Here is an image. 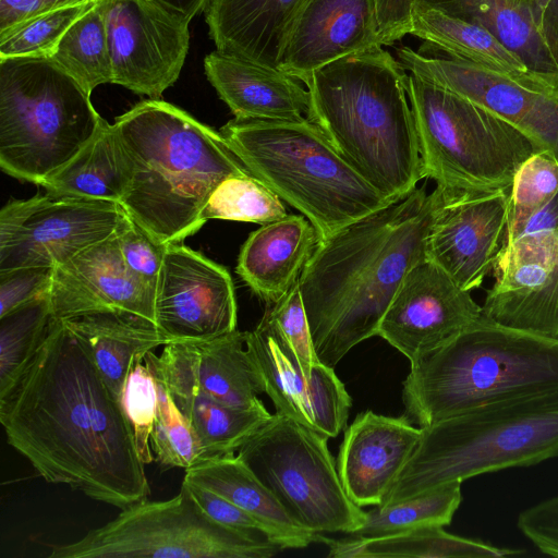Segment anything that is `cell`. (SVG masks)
<instances>
[{
  "mask_svg": "<svg viewBox=\"0 0 558 558\" xmlns=\"http://www.w3.org/2000/svg\"><path fill=\"white\" fill-rule=\"evenodd\" d=\"M7 440L47 483L125 509L147 499L144 463L122 403L60 318L0 397Z\"/></svg>",
  "mask_w": 558,
  "mask_h": 558,
  "instance_id": "cell-1",
  "label": "cell"
},
{
  "mask_svg": "<svg viewBox=\"0 0 558 558\" xmlns=\"http://www.w3.org/2000/svg\"><path fill=\"white\" fill-rule=\"evenodd\" d=\"M441 203L424 187L319 242L299 278L316 354L336 366L357 343L377 336L407 274L425 258Z\"/></svg>",
  "mask_w": 558,
  "mask_h": 558,
  "instance_id": "cell-2",
  "label": "cell"
},
{
  "mask_svg": "<svg viewBox=\"0 0 558 558\" xmlns=\"http://www.w3.org/2000/svg\"><path fill=\"white\" fill-rule=\"evenodd\" d=\"M404 68L383 46L312 72L306 118L391 203L424 178Z\"/></svg>",
  "mask_w": 558,
  "mask_h": 558,
  "instance_id": "cell-3",
  "label": "cell"
},
{
  "mask_svg": "<svg viewBox=\"0 0 558 558\" xmlns=\"http://www.w3.org/2000/svg\"><path fill=\"white\" fill-rule=\"evenodd\" d=\"M112 126L131 171L121 206L161 243L196 233L214 190L230 177L250 173L219 131L160 99L136 104Z\"/></svg>",
  "mask_w": 558,
  "mask_h": 558,
  "instance_id": "cell-4",
  "label": "cell"
},
{
  "mask_svg": "<svg viewBox=\"0 0 558 558\" xmlns=\"http://www.w3.org/2000/svg\"><path fill=\"white\" fill-rule=\"evenodd\" d=\"M403 381L407 417L420 427L515 397L558 388V339L481 316L417 357Z\"/></svg>",
  "mask_w": 558,
  "mask_h": 558,
  "instance_id": "cell-5",
  "label": "cell"
},
{
  "mask_svg": "<svg viewBox=\"0 0 558 558\" xmlns=\"http://www.w3.org/2000/svg\"><path fill=\"white\" fill-rule=\"evenodd\" d=\"M219 133L252 175L310 220L319 242L391 204L307 118H233Z\"/></svg>",
  "mask_w": 558,
  "mask_h": 558,
  "instance_id": "cell-6",
  "label": "cell"
},
{
  "mask_svg": "<svg viewBox=\"0 0 558 558\" xmlns=\"http://www.w3.org/2000/svg\"><path fill=\"white\" fill-rule=\"evenodd\" d=\"M383 505L450 482L558 457V388L492 402L421 427Z\"/></svg>",
  "mask_w": 558,
  "mask_h": 558,
  "instance_id": "cell-7",
  "label": "cell"
},
{
  "mask_svg": "<svg viewBox=\"0 0 558 558\" xmlns=\"http://www.w3.org/2000/svg\"><path fill=\"white\" fill-rule=\"evenodd\" d=\"M105 119L47 57L0 59V167L40 184L73 158Z\"/></svg>",
  "mask_w": 558,
  "mask_h": 558,
  "instance_id": "cell-8",
  "label": "cell"
},
{
  "mask_svg": "<svg viewBox=\"0 0 558 558\" xmlns=\"http://www.w3.org/2000/svg\"><path fill=\"white\" fill-rule=\"evenodd\" d=\"M423 175L444 191L509 190L538 145L488 108L415 74L407 77Z\"/></svg>",
  "mask_w": 558,
  "mask_h": 558,
  "instance_id": "cell-9",
  "label": "cell"
},
{
  "mask_svg": "<svg viewBox=\"0 0 558 558\" xmlns=\"http://www.w3.org/2000/svg\"><path fill=\"white\" fill-rule=\"evenodd\" d=\"M327 439L276 411L236 454L300 527L315 534H351L362 526L366 512L348 496Z\"/></svg>",
  "mask_w": 558,
  "mask_h": 558,
  "instance_id": "cell-10",
  "label": "cell"
},
{
  "mask_svg": "<svg viewBox=\"0 0 558 558\" xmlns=\"http://www.w3.org/2000/svg\"><path fill=\"white\" fill-rule=\"evenodd\" d=\"M50 558H269L282 550L264 534L210 519L182 482L168 500H142L73 543L54 545Z\"/></svg>",
  "mask_w": 558,
  "mask_h": 558,
  "instance_id": "cell-11",
  "label": "cell"
},
{
  "mask_svg": "<svg viewBox=\"0 0 558 558\" xmlns=\"http://www.w3.org/2000/svg\"><path fill=\"white\" fill-rule=\"evenodd\" d=\"M397 56L404 70L488 108L558 155V70L500 72L407 46Z\"/></svg>",
  "mask_w": 558,
  "mask_h": 558,
  "instance_id": "cell-12",
  "label": "cell"
},
{
  "mask_svg": "<svg viewBox=\"0 0 558 558\" xmlns=\"http://www.w3.org/2000/svg\"><path fill=\"white\" fill-rule=\"evenodd\" d=\"M484 317L558 339V192L508 238Z\"/></svg>",
  "mask_w": 558,
  "mask_h": 558,
  "instance_id": "cell-13",
  "label": "cell"
},
{
  "mask_svg": "<svg viewBox=\"0 0 558 558\" xmlns=\"http://www.w3.org/2000/svg\"><path fill=\"white\" fill-rule=\"evenodd\" d=\"M125 216L116 202L46 192L0 210V271L49 267L112 235Z\"/></svg>",
  "mask_w": 558,
  "mask_h": 558,
  "instance_id": "cell-14",
  "label": "cell"
},
{
  "mask_svg": "<svg viewBox=\"0 0 558 558\" xmlns=\"http://www.w3.org/2000/svg\"><path fill=\"white\" fill-rule=\"evenodd\" d=\"M112 83L159 99L179 78L189 23L149 0H105Z\"/></svg>",
  "mask_w": 558,
  "mask_h": 558,
  "instance_id": "cell-15",
  "label": "cell"
},
{
  "mask_svg": "<svg viewBox=\"0 0 558 558\" xmlns=\"http://www.w3.org/2000/svg\"><path fill=\"white\" fill-rule=\"evenodd\" d=\"M439 190L441 203L426 240L425 258L471 292L494 274L507 245L510 189Z\"/></svg>",
  "mask_w": 558,
  "mask_h": 558,
  "instance_id": "cell-16",
  "label": "cell"
},
{
  "mask_svg": "<svg viewBox=\"0 0 558 558\" xmlns=\"http://www.w3.org/2000/svg\"><path fill=\"white\" fill-rule=\"evenodd\" d=\"M232 278L180 243L168 244L155 291V325L172 341H204L236 329Z\"/></svg>",
  "mask_w": 558,
  "mask_h": 558,
  "instance_id": "cell-17",
  "label": "cell"
},
{
  "mask_svg": "<svg viewBox=\"0 0 558 558\" xmlns=\"http://www.w3.org/2000/svg\"><path fill=\"white\" fill-rule=\"evenodd\" d=\"M481 316L482 305L471 293L424 258L407 274L377 336L412 363L448 342Z\"/></svg>",
  "mask_w": 558,
  "mask_h": 558,
  "instance_id": "cell-18",
  "label": "cell"
},
{
  "mask_svg": "<svg viewBox=\"0 0 558 558\" xmlns=\"http://www.w3.org/2000/svg\"><path fill=\"white\" fill-rule=\"evenodd\" d=\"M246 348L258 366L265 393L281 412L335 438L345 427L352 404L333 367L319 362L305 377L295 355L276 326L264 313L246 335Z\"/></svg>",
  "mask_w": 558,
  "mask_h": 558,
  "instance_id": "cell-19",
  "label": "cell"
},
{
  "mask_svg": "<svg viewBox=\"0 0 558 558\" xmlns=\"http://www.w3.org/2000/svg\"><path fill=\"white\" fill-rule=\"evenodd\" d=\"M118 229L53 267L49 291L53 318L114 312L155 324V292L128 269Z\"/></svg>",
  "mask_w": 558,
  "mask_h": 558,
  "instance_id": "cell-20",
  "label": "cell"
},
{
  "mask_svg": "<svg viewBox=\"0 0 558 558\" xmlns=\"http://www.w3.org/2000/svg\"><path fill=\"white\" fill-rule=\"evenodd\" d=\"M422 428L404 415H356L341 441L337 470L353 502L360 507L383 505L399 474L412 457Z\"/></svg>",
  "mask_w": 558,
  "mask_h": 558,
  "instance_id": "cell-21",
  "label": "cell"
},
{
  "mask_svg": "<svg viewBox=\"0 0 558 558\" xmlns=\"http://www.w3.org/2000/svg\"><path fill=\"white\" fill-rule=\"evenodd\" d=\"M376 46V0H305L279 69L303 82L324 65Z\"/></svg>",
  "mask_w": 558,
  "mask_h": 558,
  "instance_id": "cell-22",
  "label": "cell"
},
{
  "mask_svg": "<svg viewBox=\"0 0 558 558\" xmlns=\"http://www.w3.org/2000/svg\"><path fill=\"white\" fill-rule=\"evenodd\" d=\"M204 70L234 118L301 120L307 116V88L279 68L215 50L205 57Z\"/></svg>",
  "mask_w": 558,
  "mask_h": 558,
  "instance_id": "cell-23",
  "label": "cell"
},
{
  "mask_svg": "<svg viewBox=\"0 0 558 558\" xmlns=\"http://www.w3.org/2000/svg\"><path fill=\"white\" fill-rule=\"evenodd\" d=\"M247 331L238 329L204 341H172L161 355L182 368L208 396L227 405L263 404L262 373L246 348Z\"/></svg>",
  "mask_w": 558,
  "mask_h": 558,
  "instance_id": "cell-24",
  "label": "cell"
},
{
  "mask_svg": "<svg viewBox=\"0 0 558 558\" xmlns=\"http://www.w3.org/2000/svg\"><path fill=\"white\" fill-rule=\"evenodd\" d=\"M305 0H211L205 11L216 50L279 68Z\"/></svg>",
  "mask_w": 558,
  "mask_h": 558,
  "instance_id": "cell-25",
  "label": "cell"
},
{
  "mask_svg": "<svg viewBox=\"0 0 558 558\" xmlns=\"http://www.w3.org/2000/svg\"><path fill=\"white\" fill-rule=\"evenodd\" d=\"M318 242L305 216L287 215L248 235L235 270L259 299L272 304L299 280Z\"/></svg>",
  "mask_w": 558,
  "mask_h": 558,
  "instance_id": "cell-26",
  "label": "cell"
},
{
  "mask_svg": "<svg viewBox=\"0 0 558 558\" xmlns=\"http://www.w3.org/2000/svg\"><path fill=\"white\" fill-rule=\"evenodd\" d=\"M149 371L163 380L170 396L196 433L205 459L235 453L245 439L271 415L264 404L251 409L227 405L208 396L177 364L153 351L144 355Z\"/></svg>",
  "mask_w": 558,
  "mask_h": 558,
  "instance_id": "cell-27",
  "label": "cell"
},
{
  "mask_svg": "<svg viewBox=\"0 0 558 558\" xmlns=\"http://www.w3.org/2000/svg\"><path fill=\"white\" fill-rule=\"evenodd\" d=\"M60 319L81 342L120 402L135 360L169 343L155 324L131 314L98 312Z\"/></svg>",
  "mask_w": 558,
  "mask_h": 558,
  "instance_id": "cell-28",
  "label": "cell"
},
{
  "mask_svg": "<svg viewBox=\"0 0 558 558\" xmlns=\"http://www.w3.org/2000/svg\"><path fill=\"white\" fill-rule=\"evenodd\" d=\"M183 480L222 496L252 514L263 524L266 537L281 549L303 548L317 541V534L300 527L235 453L204 459L186 469Z\"/></svg>",
  "mask_w": 558,
  "mask_h": 558,
  "instance_id": "cell-29",
  "label": "cell"
},
{
  "mask_svg": "<svg viewBox=\"0 0 558 558\" xmlns=\"http://www.w3.org/2000/svg\"><path fill=\"white\" fill-rule=\"evenodd\" d=\"M130 179L126 154L112 124L104 120L94 137L39 185L49 193L121 205Z\"/></svg>",
  "mask_w": 558,
  "mask_h": 558,
  "instance_id": "cell-30",
  "label": "cell"
},
{
  "mask_svg": "<svg viewBox=\"0 0 558 558\" xmlns=\"http://www.w3.org/2000/svg\"><path fill=\"white\" fill-rule=\"evenodd\" d=\"M317 542L329 548L332 558H499L525 554L522 549L494 546L481 539L450 534L444 526H426L376 538L331 539L317 534Z\"/></svg>",
  "mask_w": 558,
  "mask_h": 558,
  "instance_id": "cell-31",
  "label": "cell"
},
{
  "mask_svg": "<svg viewBox=\"0 0 558 558\" xmlns=\"http://www.w3.org/2000/svg\"><path fill=\"white\" fill-rule=\"evenodd\" d=\"M410 35L450 57L500 72L526 70L523 60L485 26L433 8L414 7Z\"/></svg>",
  "mask_w": 558,
  "mask_h": 558,
  "instance_id": "cell-32",
  "label": "cell"
},
{
  "mask_svg": "<svg viewBox=\"0 0 558 558\" xmlns=\"http://www.w3.org/2000/svg\"><path fill=\"white\" fill-rule=\"evenodd\" d=\"M414 7L437 9L485 26L530 70H558L557 59L518 0H414Z\"/></svg>",
  "mask_w": 558,
  "mask_h": 558,
  "instance_id": "cell-33",
  "label": "cell"
},
{
  "mask_svg": "<svg viewBox=\"0 0 558 558\" xmlns=\"http://www.w3.org/2000/svg\"><path fill=\"white\" fill-rule=\"evenodd\" d=\"M49 58L90 95L97 86L112 83L105 0L74 22Z\"/></svg>",
  "mask_w": 558,
  "mask_h": 558,
  "instance_id": "cell-34",
  "label": "cell"
},
{
  "mask_svg": "<svg viewBox=\"0 0 558 558\" xmlns=\"http://www.w3.org/2000/svg\"><path fill=\"white\" fill-rule=\"evenodd\" d=\"M461 484L454 481L399 502L374 506L366 512L362 526L350 536L376 538L420 527L446 526L462 501Z\"/></svg>",
  "mask_w": 558,
  "mask_h": 558,
  "instance_id": "cell-35",
  "label": "cell"
},
{
  "mask_svg": "<svg viewBox=\"0 0 558 558\" xmlns=\"http://www.w3.org/2000/svg\"><path fill=\"white\" fill-rule=\"evenodd\" d=\"M49 291L0 316V397L12 388L47 333L52 319Z\"/></svg>",
  "mask_w": 558,
  "mask_h": 558,
  "instance_id": "cell-36",
  "label": "cell"
},
{
  "mask_svg": "<svg viewBox=\"0 0 558 558\" xmlns=\"http://www.w3.org/2000/svg\"><path fill=\"white\" fill-rule=\"evenodd\" d=\"M281 198L251 173L223 180L205 204L201 219H225L260 226L286 217Z\"/></svg>",
  "mask_w": 558,
  "mask_h": 558,
  "instance_id": "cell-37",
  "label": "cell"
},
{
  "mask_svg": "<svg viewBox=\"0 0 558 558\" xmlns=\"http://www.w3.org/2000/svg\"><path fill=\"white\" fill-rule=\"evenodd\" d=\"M149 372L157 387V412L149 439L151 451L163 469L186 470L205 459L204 449L161 377L153 371Z\"/></svg>",
  "mask_w": 558,
  "mask_h": 558,
  "instance_id": "cell-38",
  "label": "cell"
},
{
  "mask_svg": "<svg viewBox=\"0 0 558 558\" xmlns=\"http://www.w3.org/2000/svg\"><path fill=\"white\" fill-rule=\"evenodd\" d=\"M99 0L86 1L52 10L29 19L0 34V59L47 57L81 16Z\"/></svg>",
  "mask_w": 558,
  "mask_h": 558,
  "instance_id": "cell-39",
  "label": "cell"
},
{
  "mask_svg": "<svg viewBox=\"0 0 558 558\" xmlns=\"http://www.w3.org/2000/svg\"><path fill=\"white\" fill-rule=\"evenodd\" d=\"M558 192V155L541 149L518 170L510 189L508 238Z\"/></svg>",
  "mask_w": 558,
  "mask_h": 558,
  "instance_id": "cell-40",
  "label": "cell"
},
{
  "mask_svg": "<svg viewBox=\"0 0 558 558\" xmlns=\"http://www.w3.org/2000/svg\"><path fill=\"white\" fill-rule=\"evenodd\" d=\"M121 402L138 456L144 464H149L154 460L149 439L157 412V387L144 356H138L133 364Z\"/></svg>",
  "mask_w": 558,
  "mask_h": 558,
  "instance_id": "cell-41",
  "label": "cell"
},
{
  "mask_svg": "<svg viewBox=\"0 0 558 558\" xmlns=\"http://www.w3.org/2000/svg\"><path fill=\"white\" fill-rule=\"evenodd\" d=\"M265 313L295 355L305 377L320 361L316 354L302 302L299 280L280 300L268 304Z\"/></svg>",
  "mask_w": 558,
  "mask_h": 558,
  "instance_id": "cell-42",
  "label": "cell"
},
{
  "mask_svg": "<svg viewBox=\"0 0 558 558\" xmlns=\"http://www.w3.org/2000/svg\"><path fill=\"white\" fill-rule=\"evenodd\" d=\"M118 242L128 269L155 292L168 244L155 239L126 213L118 229Z\"/></svg>",
  "mask_w": 558,
  "mask_h": 558,
  "instance_id": "cell-43",
  "label": "cell"
},
{
  "mask_svg": "<svg viewBox=\"0 0 558 558\" xmlns=\"http://www.w3.org/2000/svg\"><path fill=\"white\" fill-rule=\"evenodd\" d=\"M52 270L49 267H21L0 271V316L48 292Z\"/></svg>",
  "mask_w": 558,
  "mask_h": 558,
  "instance_id": "cell-44",
  "label": "cell"
},
{
  "mask_svg": "<svg viewBox=\"0 0 558 558\" xmlns=\"http://www.w3.org/2000/svg\"><path fill=\"white\" fill-rule=\"evenodd\" d=\"M517 527L541 553L558 557V495L521 511Z\"/></svg>",
  "mask_w": 558,
  "mask_h": 558,
  "instance_id": "cell-45",
  "label": "cell"
},
{
  "mask_svg": "<svg viewBox=\"0 0 558 558\" xmlns=\"http://www.w3.org/2000/svg\"><path fill=\"white\" fill-rule=\"evenodd\" d=\"M183 482L203 511L214 521L232 529L265 535L263 524L242 508L203 486L184 480Z\"/></svg>",
  "mask_w": 558,
  "mask_h": 558,
  "instance_id": "cell-46",
  "label": "cell"
},
{
  "mask_svg": "<svg viewBox=\"0 0 558 558\" xmlns=\"http://www.w3.org/2000/svg\"><path fill=\"white\" fill-rule=\"evenodd\" d=\"M414 0H376L380 46L391 45L409 34Z\"/></svg>",
  "mask_w": 558,
  "mask_h": 558,
  "instance_id": "cell-47",
  "label": "cell"
},
{
  "mask_svg": "<svg viewBox=\"0 0 558 558\" xmlns=\"http://www.w3.org/2000/svg\"><path fill=\"white\" fill-rule=\"evenodd\" d=\"M92 0H0V34L43 13Z\"/></svg>",
  "mask_w": 558,
  "mask_h": 558,
  "instance_id": "cell-48",
  "label": "cell"
},
{
  "mask_svg": "<svg viewBox=\"0 0 558 558\" xmlns=\"http://www.w3.org/2000/svg\"><path fill=\"white\" fill-rule=\"evenodd\" d=\"M170 14L190 24L199 13L205 12L211 0H149Z\"/></svg>",
  "mask_w": 558,
  "mask_h": 558,
  "instance_id": "cell-49",
  "label": "cell"
},
{
  "mask_svg": "<svg viewBox=\"0 0 558 558\" xmlns=\"http://www.w3.org/2000/svg\"><path fill=\"white\" fill-rule=\"evenodd\" d=\"M542 36L558 61V0H549L547 4Z\"/></svg>",
  "mask_w": 558,
  "mask_h": 558,
  "instance_id": "cell-50",
  "label": "cell"
},
{
  "mask_svg": "<svg viewBox=\"0 0 558 558\" xmlns=\"http://www.w3.org/2000/svg\"><path fill=\"white\" fill-rule=\"evenodd\" d=\"M522 10L532 19L542 36L544 19L549 0H518ZM543 38V36H542ZM546 44V43H545Z\"/></svg>",
  "mask_w": 558,
  "mask_h": 558,
  "instance_id": "cell-51",
  "label": "cell"
}]
</instances>
